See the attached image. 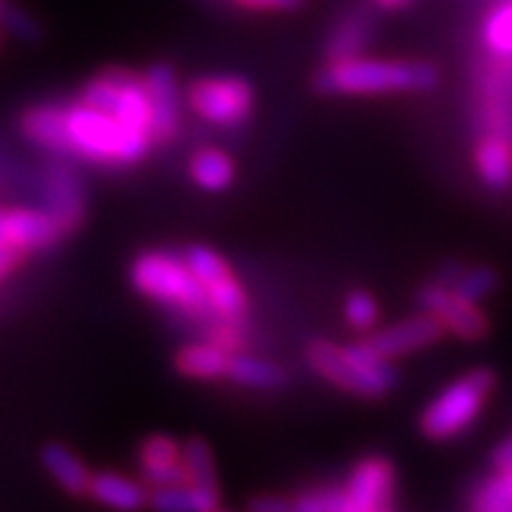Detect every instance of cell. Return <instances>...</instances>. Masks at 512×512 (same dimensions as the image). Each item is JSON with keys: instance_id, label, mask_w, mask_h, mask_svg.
<instances>
[{"instance_id": "cell-1", "label": "cell", "mask_w": 512, "mask_h": 512, "mask_svg": "<svg viewBox=\"0 0 512 512\" xmlns=\"http://www.w3.org/2000/svg\"><path fill=\"white\" fill-rule=\"evenodd\" d=\"M315 91L325 97H380V94H416L440 84V73L427 60L349 58L325 63L315 73Z\"/></svg>"}, {"instance_id": "cell-2", "label": "cell", "mask_w": 512, "mask_h": 512, "mask_svg": "<svg viewBox=\"0 0 512 512\" xmlns=\"http://www.w3.org/2000/svg\"><path fill=\"white\" fill-rule=\"evenodd\" d=\"M65 136L71 159H84L99 167H133L154 146L149 133L133 130L112 112L86 102L65 104Z\"/></svg>"}, {"instance_id": "cell-3", "label": "cell", "mask_w": 512, "mask_h": 512, "mask_svg": "<svg viewBox=\"0 0 512 512\" xmlns=\"http://www.w3.org/2000/svg\"><path fill=\"white\" fill-rule=\"evenodd\" d=\"M307 362L325 383L336 385L351 396L367 398V401L388 396L398 385V370L393 367V359L383 357L370 344V338L349 346L315 338L307 344Z\"/></svg>"}, {"instance_id": "cell-4", "label": "cell", "mask_w": 512, "mask_h": 512, "mask_svg": "<svg viewBox=\"0 0 512 512\" xmlns=\"http://www.w3.org/2000/svg\"><path fill=\"white\" fill-rule=\"evenodd\" d=\"M130 284L141 297L175 310L198 323H211L214 312L208 305L201 281L188 266L185 255L167 250H146L130 263Z\"/></svg>"}, {"instance_id": "cell-5", "label": "cell", "mask_w": 512, "mask_h": 512, "mask_svg": "<svg viewBox=\"0 0 512 512\" xmlns=\"http://www.w3.org/2000/svg\"><path fill=\"white\" fill-rule=\"evenodd\" d=\"M497 388V372L489 367H474L437 393L422 411L419 429L432 442H448L463 435L487 406Z\"/></svg>"}, {"instance_id": "cell-6", "label": "cell", "mask_w": 512, "mask_h": 512, "mask_svg": "<svg viewBox=\"0 0 512 512\" xmlns=\"http://www.w3.org/2000/svg\"><path fill=\"white\" fill-rule=\"evenodd\" d=\"M78 99L97 107V110L112 112L128 128L151 136L149 94H146L143 76H138V73L125 71V68H107L91 81H86Z\"/></svg>"}, {"instance_id": "cell-7", "label": "cell", "mask_w": 512, "mask_h": 512, "mask_svg": "<svg viewBox=\"0 0 512 512\" xmlns=\"http://www.w3.org/2000/svg\"><path fill=\"white\" fill-rule=\"evenodd\" d=\"M188 104L203 123L240 128L253 115L255 91L242 76H201L188 86Z\"/></svg>"}, {"instance_id": "cell-8", "label": "cell", "mask_w": 512, "mask_h": 512, "mask_svg": "<svg viewBox=\"0 0 512 512\" xmlns=\"http://www.w3.org/2000/svg\"><path fill=\"white\" fill-rule=\"evenodd\" d=\"M185 260L201 281L208 305L214 312V320L245 323L247 307H250L247 305V292L227 260L206 245H190L185 250Z\"/></svg>"}, {"instance_id": "cell-9", "label": "cell", "mask_w": 512, "mask_h": 512, "mask_svg": "<svg viewBox=\"0 0 512 512\" xmlns=\"http://www.w3.org/2000/svg\"><path fill=\"white\" fill-rule=\"evenodd\" d=\"M416 302L424 312L435 315L445 325V331L463 338V341H481L492 331V323H489L487 312L479 307V302L461 297V294L453 292L450 286L437 279L419 289Z\"/></svg>"}, {"instance_id": "cell-10", "label": "cell", "mask_w": 512, "mask_h": 512, "mask_svg": "<svg viewBox=\"0 0 512 512\" xmlns=\"http://www.w3.org/2000/svg\"><path fill=\"white\" fill-rule=\"evenodd\" d=\"M42 198H45V211L58 221L65 237L81 229L86 219V185L84 177L65 159L47 164L42 175Z\"/></svg>"}, {"instance_id": "cell-11", "label": "cell", "mask_w": 512, "mask_h": 512, "mask_svg": "<svg viewBox=\"0 0 512 512\" xmlns=\"http://www.w3.org/2000/svg\"><path fill=\"white\" fill-rule=\"evenodd\" d=\"M143 84L149 94L151 141L154 146H169L182 128L180 78L169 63H154L143 73Z\"/></svg>"}, {"instance_id": "cell-12", "label": "cell", "mask_w": 512, "mask_h": 512, "mask_svg": "<svg viewBox=\"0 0 512 512\" xmlns=\"http://www.w3.org/2000/svg\"><path fill=\"white\" fill-rule=\"evenodd\" d=\"M63 229L45 208H6L0 211V242L19 247L29 258L47 253L63 242Z\"/></svg>"}, {"instance_id": "cell-13", "label": "cell", "mask_w": 512, "mask_h": 512, "mask_svg": "<svg viewBox=\"0 0 512 512\" xmlns=\"http://www.w3.org/2000/svg\"><path fill=\"white\" fill-rule=\"evenodd\" d=\"M396 468L383 455H367L354 466L338 512H377L388 507Z\"/></svg>"}, {"instance_id": "cell-14", "label": "cell", "mask_w": 512, "mask_h": 512, "mask_svg": "<svg viewBox=\"0 0 512 512\" xmlns=\"http://www.w3.org/2000/svg\"><path fill=\"white\" fill-rule=\"evenodd\" d=\"M445 325L429 315V312H419L414 318H406L396 325H388L383 331H375L370 336V344L375 346L383 357L388 359H401L409 357L414 351L429 349L445 336Z\"/></svg>"}, {"instance_id": "cell-15", "label": "cell", "mask_w": 512, "mask_h": 512, "mask_svg": "<svg viewBox=\"0 0 512 512\" xmlns=\"http://www.w3.org/2000/svg\"><path fill=\"white\" fill-rule=\"evenodd\" d=\"M138 466H141V479L146 487H175V484H188V468L182 461V445H177L175 437L151 435L138 445Z\"/></svg>"}, {"instance_id": "cell-16", "label": "cell", "mask_w": 512, "mask_h": 512, "mask_svg": "<svg viewBox=\"0 0 512 512\" xmlns=\"http://www.w3.org/2000/svg\"><path fill=\"white\" fill-rule=\"evenodd\" d=\"M19 130L37 149L58 159H71L68 136H65V102H42L26 107L19 115Z\"/></svg>"}, {"instance_id": "cell-17", "label": "cell", "mask_w": 512, "mask_h": 512, "mask_svg": "<svg viewBox=\"0 0 512 512\" xmlns=\"http://www.w3.org/2000/svg\"><path fill=\"white\" fill-rule=\"evenodd\" d=\"M89 497L107 510L141 512L143 507H149L151 492L146 489V484L130 479V476L102 471V474H91Z\"/></svg>"}, {"instance_id": "cell-18", "label": "cell", "mask_w": 512, "mask_h": 512, "mask_svg": "<svg viewBox=\"0 0 512 512\" xmlns=\"http://www.w3.org/2000/svg\"><path fill=\"white\" fill-rule=\"evenodd\" d=\"M229 362L232 354L221 346L211 344L208 338L193 341L175 351V370L188 380H201V383H214L229 375Z\"/></svg>"}, {"instance_id": "cell-19", "label": "cell", "mask_w": 512, "mask_h": 512, "mask_svg": "<svg viewBox=\"0 0 512 512\" xmlns=\"http://www.w3.org/2000/svg\"><path fill=\"white\" fill-rule=\"evenodd\" d=\"M474 164L489 190L505 193L512 188V138L484 133L474 149Z\"/></svg>"}, {"instance_id": "cell-20", "label": "cell", "mask_w": 512, "mask_h": 512, "mask_svg": "<svg viewBox=\"0 0 512 512\" xmlns=\"http://www.w3.org/2000/svg\"><path fill=\"white\" fill-rule=\"evenodd\" d=\"M372 32L375 29H372V19L367 16V11H362V8L346 11L333 24L331 34H328V42H325V58H328V63L359 58L364 47L370 45Z\"/></svg>"}, {"instance_id": "cell-21", "label": "cell", "mask_w": 512, "mask_h": 512, "mask_svg": "<svg viewBox=\"0 0 512 512\" xmlns=\"http://www.w3.org/2000/svg\"><path fill=\"white\" fill-rule=\"evenodd\" d=\"M39 461L45 466L47 474L55 479L63 492L73 494V497H81V494H89L91 484V471L84 466V461L78 458L73 450H68L60 442H50L39 453Z\"/></svg>"}, {"instance_id": "cell-22", "label": "cell", "mask_w": 512, "mask_h": 512, "mask_svg": "<svg viewBox=\"0 0 512 512\" xmlns=\"http://www.w3.org/2000/svg\"><path fill=\"white\" fill-rule=\"evenodd\" d=\"M221 502L219 489L198 484H175L151 492L149 507L154 512H214Z\"/></svg>"}, {"instance_id": "cell-23", "label": "cell", "mask_w": 512, "mask_h": 512, "mask_svg": "<svg viewBox=\"0 0 512 512\" xmlns=\"http://www.w3.org/2000/svg\"><path fill=\"white\" fill-rule=\"evenodd\" d=\"M234 177H237V167L227 151L208 146L190 156V180L206 193H224L232 188Z\"/></svg>"}, {"instance_id": "cell-24", "label": "cell", "mask_w": 512, "mask_h": 512, "mask_svg": "<svg viewBox=\"0 0 512 512\" xmlns=\"http://www.w3.org/2000/svg\"><path fill=\"white\" fill-rule=\"evenodd\" d=\"M227 380H232L234 385L240 388H253V390H279L289 383V375L281 364L268 362V359L250 357V354H232V362H229V375Z\"/></svg>"}, {"instance_id": "cell-25", "label": "cell", "mask_w": 512, "mask_h": 512, "mask_svg": "<svg viewBox=\"0 0 512 512\" xmlns=\"http://www.w3.org/2000/svg\"><path fill=\"white\" fill-rule=\"evenodd\" d=\"M182 461H185V468H188L190 484L219 489L214 453H211V448H208V442L203 437H190V440H185V445H182Z\"/></svg>"}, {"instance_id": "cell-26", "label": "cell", "mask_w": 512, "mask_h": 512, "mask_svg": "<svg viewBox=\"0 0 512 512\" xmlns=\"http://www.w3.org/2000/svg\"><path fill=\"white\" fill-rule=\"evenodd\" d=\"M497 286H500V273L492 266H461L450 289L471 302H484L489 294L497 292Z\"/></svg>"}, {"instance_id": "cell-27", "label": "cell", "mask_w": 512, "mask_h": 512, "mask_svg": "<svg viewBox=\"0 0 512 512\" xmlns=\"http://www.w3.org/2000/svg\"><path fill=\"white\" fill-rule=\"evenodd\" d=\"M484 42L500 58H512V0L494 8L484 21Z\"/></svg>"}, {"instance_id": "cell-28", "label": "cell", "mask_w": 512, "mask_h": 512, "mask_svg": "<svg viewBox=\"0 0 512 512\" xmlns=\"http://www.w3.org/2000/svg\"><path fill=\"white\" fill-rule=\"evenodd\" d=\"M474 512H512V468L497 471L494 479L481 484L474 497Z\"/></svg>"}, {"instance_id": "cell-29", "label": "cell", "mask_w": 512, "mask_h": 512, "mask_svg": "<svg viewBox=\"0 0 512 512\" xmlns=\"http://www.w3.org/2000/svg\"><path fill=\"white\" fill-rule=\"evenodd\" d=\"M0 29H6L11 37L21 39L26 45H34V42L42 39V29H39L37 19L13 0H0Z\"/></svg>"}, {"instance_id": "cell-30", "label": "cell", "mask_w": 512, "mask_h": 512, "mask_svg": "<svg viewBox=\"0 0 512 512\" xmlns=\"http://www.w3.org/2000/svg\"><path fill=\"white\" fill-rule=\"evenodd\" d=\"M344 318L349 323V328H354L357 333H372V328L380 320V307H377L375 297L364 289L351 292L344 302Z\"/></svg>"}, {"instance_id": "cell-31", "label": "cell", "mask_w": 512, "mask_h": 512, "mask_svg": "<svg viewBox=\"0 0 512 512\" xmlns=\"http://www.w3.org/2000/svg\"><path fill=\"white\" fill-rule=\"evenodd\" d=\"M344 500V489L315 487L292 497V512H338Z\"/></svg>"}, {"instance_id": "cell-32", "label": "cell", "mask_w": 512, "mask_h": 512, "mask_svg": "<svg viewBox=\"0 0 512 512\" xmlns=\"http://www.w3.org/2000/svg\"><path fill=\"white\" fill-rule=\"evenodd\" d=\"M206 338L211 344L227 349L229 354H237L245 346V323H229V320H211L203 325Z\"/></svg>"}, {"instance_id": "cell-33", "label": "cell", "mask_w": 512, "mask_h": 512, "mask_svg": "<svg viewBox=\"0 0 512 512\" xmlns=\"http://www.w3.org/2000/svg\"><path fill=\"white\" fill-rule=\"evenodd\" d=\"M234 6L247 8V11H260V13H286V11H299L305 6V0H232Z\"/></svg>"}, {"instance_id": "cell-34", "label": "cell", "mask_w": 512, "mask_h": 512, "mask_svg": "<svg viewBox=\"0 0 512 512\" xmlns=\"http://www.w3.org/2000/svg\"><path fill=\"white\" fill-rule=\"evenodd\" d=\"M26 258H29V255L21 253L19 247L0 242V284H3L8 276H13V273L19 271V268L24 266Z\"/></svg>"}, {"instance_id": "cell-35", "label": "cell", "mask_w": 512, "mask_h": 512, "mask_svg": "<svg viewBox=\"0 0 512 512\" xmlns=\"http://www.w3.org/2000/svg\"><path fill=\"white\" fill-rule=\"evenodd\" d=\"M250 512H292V500L281 494H260L250 502Z\"/></svg>"}, {"instance_id": "cell-36", "label": "cell", "mask_w": 512, "mask_h": 512, "mask_svg": "<svg viewBox=\"0 0 512 512\" xmlns=\"http://www.w3.org/2000/svg\"><path fill=\"white\" fill-rule=\"evenodd\" d=\"M492 466L494 471H510L512 468V435H507L505 440L492 450Z\"/></svg>"}, {"instance_id": "cell-37", "label": "cell", "mask_w": 512, "mask_h": 512, "mask_svg": "<svg viewBox=\"0 0 512 512\" xmlns=\"http://www.w3.org/2000/svg\"><path fill=\"white\" fill-rule=\"evenodd\" d=\"M370 3L380 11H401V8L411 6L414 0H370Z\"/></svg>"}, {"instance_id": "cell-38", "label": "cell", "mask_w": 512, "mask_h": 512, "mask_svg": "<svg viewBox=\"0 0 512 512\" xmlns=\"http://www.w3.org/2000/svg\"><path fill=\"white\" fill-rule=\"evenodd\" d=\"M214 512H234V510H221V507H216V510Z\"/></svg>"}, {"instance_id": "cell-39", "label": "cell", "mask_w": 512, "mask_h": 512, "mask_svg": "<svg viewBox=\"0 0 512 512\" xmlns=\"http://www.w3.org/2000/svg\"><path fill=\"white\" fill-rule=\"evenodd\" d=\"M377 512H390V510H388V507H380V510H377Z\"/></svg>"}]
</instances>
